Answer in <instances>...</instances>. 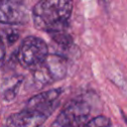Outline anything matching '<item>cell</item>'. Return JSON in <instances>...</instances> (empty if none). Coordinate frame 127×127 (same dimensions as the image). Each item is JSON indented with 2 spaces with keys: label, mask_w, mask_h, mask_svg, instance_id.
<instances>
[{
  "label": "cell",
  "mask_w": 127,
  "mask_h": 127,
  "mask_svg": "<svg viewBox=\"0 0 127 127\" xmlns=\"http://www.w3.org/2000/svg\"><path fill=\"white\" fill-rule=\"evenodd\" d=\"M72 8V0H40L32 10L34 25L50 34L64 32L68 25Z\"/></svg>",
  "instance_id": "cell-1"
},
{
  "label": "cell",
  "mask_w": 127,
  "mask_h": 127,
  "mask_svg": "<svg viewBox=\"0 0 127 127\" xmlns=\"http://www.w3.org/2000/svg\"><path fill=\"white\" fill-rule=\"evenodd\" d=\"M49 49L44 40L30 36L25 38L18 50L17 59L19 64L28 69H35L48 57Z\"/></svg>",
  "instance_id": "cell-2"
},
{
  "label": "cell",
  "mask_w": 127,
  "mask_h": 127,
  "mask_svg": "<svg viewBox=\"0 0 127 127\" xmlns=\"http://www.w3.org/2000/svg\"><path fill=\"white\" fill-rule=\"evenodd\" d=\"M91 105L81 98L70 101L50 127H83L89 120Z\"/></svg>",
  "instance_id": "cell-3"
},
{
  "label": "cell",
  "mask_w": 127,
  "mask_h": 127,
  "mask_svg": "<svg viewBox=\"0 0 127 127\" xmlns=\"http://www.w3.org/2000/svg\"><path fill=\"white\" fill-rule=\"evenodd\" d=\"M67 71L66 59L60 55H48L46 60L34 69V80L40 85L62 79Z\"/></svg>",
  "instance_id": "cell-4"
},
{
  "label": "cell",
  "mask_w": 127,
  "mask_h": 127,
  "mask_svg": "<svg viewBox=\"0 0 127 127\" xmlns=\"http://www.w3.org/2000/svg\"><path fill=\"white\" fill-rule=\"evenodd\" d=\"M28 18L25 0H0V23L9 25L25 24Z\"/></svg>",
  "instance_id": "cell-5"
},
{
  "label": "cell",
  "mask_w": 127,
  "mask_h": 127,
  "mask_svg": "<svg viewBox=\"0 0 127 127\" xmlns=\"http://www.w3.org/2000/svg\"><path fill=\"white\" fill-rule=\"evenodd\" d=\"M45 112L24 107L21 111L11 114L5 123V127H39L49 117Z\"/></svg>",
  "instance_id": "cell-6"
},
{
  "label": "cell",
  "mask_w": 127,
  "mask_h": 127,
  "mask_svg": "<svg viewBox=\"0 0 127 127\" xmlns=\"http://www.w3.org/2000/svg\"><path fill=\"white\" fill-rule=\"evenodd\" d=\"M62 93V89H50L44 92H41L28 100L26 107L40 110L42 112L51 115L59 104V97Z\"/></svg>",
  "instance_id": "cell-7"
},
{
  "label": "cell",
  "mask_w": 127,
  "mask_h": 127,
  "mask_svg": "<svg viewBox=\"0 0 127 127\" xmlns=\"http://www.w3.org/2000/svg\"><path fill=\"white\" fill-rule=\"evenodd\" d=\"M111 121L108 117L103 115H98L92 119H89L83 127H110Z\"/></svg>",
  "instance_id": "cell-8"
},
{
  "label": "cell",
  "mask_w": 127,
  "mask_h": 127,
  "mask_svg": "<svg viewBox=\"0 0 127 127\" xmlns=\"http://www.w3.org/2000/svg\"><path fill=\"white\" fill-rule=\"evenodd\" d=\"M53 40L60 46L62 47H69L70 44L72 43V39L69 37V35L65 34L64 31V32H57V33H53L51 34Z\"/></svg>",
  "instance_id": "cell-9"
},
{
  "label": "cell",
  "mask_w": 127,
  "mask_h": 127,
  "mask_svg": "<svg viewBox=\"0 0 127 127\" xmlns=\"http://www.w3.org/2000/svg\"><path fill=\"white\" fill-rule=\"evenodd\" d=\"M4 59H5V47H4L3 41L0 38V67L4 63Z\"/></svg>",
  "instance_id": "cell-10"
},
{
  "label": "cell",
  "mask_w": 127,
  "mask_h": 127,
  "mask_svg": "<svg viewBox=\"0 0 127 127\" xmlns=\"http://www.w3.org/2000/svg\"><path fill=\"white\" fill-rule=\"evenodd\" d=\"M39 127H41V126H39Z\"/></svg>",
  "instance_id": "cell-11"
}]
</instances>
